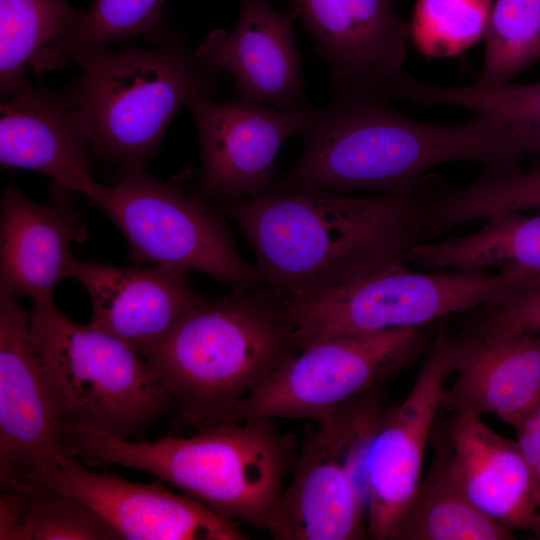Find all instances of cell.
Masks as SVG:
<instances>
[{
	"label": "cell",
	"mask_w": 540,
	"mask_h": 540,
	"mask_svg": "<svg viewBox=\"0 0 540 540\" xmlns=\"http://www.w3.org/2000/svg\"><path fill=\"white\" fill-rule=\"evenodd\" d=\"M383 386L314 421L281 498L286 540L367 536V464L386 410Z\"/></svg>",
	"instance_id": "9c48e42d"
},
{
	"label": "cell",
	"mask_w": 540,
	"mask_h": 540,
	"mask_svg": "<svg viewBox=\"0 0 540 540\" xmlns=\"http://www.w3.org/2000/svg\"><path fill=\"white\" fill-rule=\"evenodd\" d=\"M540 283L515 270L417 272L386 268L303 299L283 301L298 351L340 335L430 325Z\"/></svg>",
	"instance_id": "52a82bcc"
},
{
	"label": "cell",
	"mask_w": 540,
	"mask_h": 540,
	"mask_svg": "<svg viewBox=\"0 0 540 540\" xmlns=\"http://www.w3.org/2000/svg\"><path fill=\"white\" fill-rule=\"evenodd\" d=\"M70 454L61 421L34 355L29 311L0 294V483L28 480Z\"/></svg>",
	"instance_id": "5bb4252c"
},
{
	"label": "cell",
	"mask_w": 540,
	"mask_h": 540,
	"mask_svg": "<svg viewBox=\"0 0 540 540\" xmlns=\"http://www.w3.org/2000/svg\"><path fill=\"white\" fill-rule=\"evenodd\" d=\"M430 325L330 337L298 351L237 407L248 418L317 421L383 386L430 348Z\"/></svg>",
	"instance_id": "30bf717a"
},
{
	"label": "cell",
	"mask_w": 540,
	"mask_h": 540,
	"mask_svg": "<svg viewBox=\"0 0 540 540\" xmlns=\"http://www.w3.org/2000/svg\"><path fill=\"white\" fill-rule=\"evenodd\" d=\"M325 63L333 96L392 99L402 78L410 23L398 0H288Z\"/></svg>",
	"instance_id": "8fae6325"
},
{
	"label": "cell",
	"mask_w": 540,
	"mask_h": 540,
	"mask_svg": "<svg viewBox=\"0 0 540 540\" xmlns=\"http://www.w3.org/2000/svg\"><path fill=\"white\" fill-rule=\"evenodd\" d=\"M513 427L540 501V400Z\"/></svg>",
	"instance_id": "1f68e13d"
},
{
	"label": "cell",
	"mask_w": 540,
	"mask_h": 540,
	"mask_svg": "<svg viewBox=\"0 0 540 540\" xmlns=\"http://www.w3.org/2000/svg\"><path fill=\"white\" fill-rule=\"evenodd\" d=\"M195 120L202 162L201 192L207 199L230 202L268 192L277 174L275 160L283 144L303 134L317 108H293L209 97L187 105Z\"/></svg>",
	"instance_id": "4fadbf2b"
},
{
	"label": "cell",
	"mask_w": 540,
	"mask_h": 540,
	"mask_svg": "<svg viewBox=\"0 0 540 540\" xmlns=\"http://www.w3.org/2000/svg\"><path fill=\"white\" fill-rule=\"evenodd\" d=\"M535 208H540V162L527 171L482 173L464 187H444L433 202L432 214L437 227L448 232L497 212Z\"/></svg>",
	"instance_id": "83f0119b"
},
{
	"label": "cell",
	"mask_w": 540,
	"mask_h": 540,
	"mask_svg": "<svg viewBox=\"0 0 540 540\" xmlns=\"http://www.w3.org/2000/svg\"><path fill=\"white\" fill-rule=\"evenodd\" d=\"M1 100V166L45 174L85 197L95 180L86 125L70 92L24 80Z\"/></svg>",
	"instance_id": "ac0fdd59"
},
{
	"label": "cell",
	"mask_w": 540,
	"mask_h": 540,
	"mask_svg": "<svg viewBox=\"0 0 540 540\" xmlns=\"http://www.w3.org/2000/svg\"><path fill=\"white\" fill-rule=\"evenodd\" d=\"M484 35V62L475 84L508 83L540 60V0H496Z\"/></svg>",
	"instance_id": "f1b7e54d"
},
{
	"label": "cell",
	"mask_w": 540,
	"mask_h": 540,
	"mask_svg": "<svg viewBox=\"0 0 540 540\" xmlns=\"http://www.w3.org/2000/svg\"><path fill=\"white\" fill-rule=\"evenodd\" d=\"M433 458L390 540H512L513 530L476 508L451 467L445 422L435 421Z\"/></svg>",
	"instance_id": "7402d4cb"
},
{
	"label": "cell",
	"mask_w": 540,
	"mask_h": 540,
	"mask_svg": "<svg viewBox=\"0 0 540 540\" xmlns=\"http://www.w3.org/2000/svg\"><path fill=\"white\" fill-rule=\"evenodd\" d=\"M24 481L45 483L79 499L129 540H245L238 522L163 481L133 483L95 473L69 455L55 468Z\"/></svg>",
	"instance_id": "9a60e30c"
},
{
	"label": "cell",
	"mask_w": 540,
	"mask_h": 540,
	"mask_svg": "<svg viewBox=\"0 0 540 540\" xmlns=\"http://www.w3.org/2000/svg\"><path fill=\"white\" fill-rule=\"evenodd\" d=\"M87 239L86 222L76 209L37 204L7 183L0 215V294L32 303L53 299L57 285L72 277V245Z\"/></svg>",
	"instance_id": "ffe728a7"
},
{
	"label": "cell",
	"mask_w": 540,
	"mask_h": 540,
	"mask_svg": "<svg viewBox=\"0 0 540 540\" xmlns=\"http://www.w3.org/2000/svg\"><path fill=\"white\" fill-rule=\"evenodd\" d=\"M31 345L61 424L140 437L173 411L150 364L122 340L65 316L53 299L29 310Z\"/></svg>",
	"instance_id": "8992f818"
},
{
	"label": "cell",
	"mask_w": 540,
	"mask_h": 540,
	"mask_svg": "<svg viewBox=\"0 0 540 540\" xmlns=\"http://www.w3.org/2000/svg\"><path fill=\"white\" fill-rule=\"evenodd\" d=\"M437 179L379 197L318 188L224 203L249 242L265 287L283 301L310 297L409 262L429 239L426 210Z\"/></svg>",
	"instance_id": "6da1fadb"
},
{
	"label": "cell",
	"mask_w": 540,
	"mask_h": 540,
	"mask_svg": "<svg viewBox=\"0 0 540 540\" xmlns=\"http://www.w3.org/2000/svg\"><path fill=\"white\" fill-rule=\"evenodd\" d=\"M449 416L444 422L451 467L467 498L493 520L540 539V501L517 441L499 435L480 417Z\"/></svg>",
	"instance_id": "44dd1931"
},
{
	"label": "cell",
	"mask_w": 540,
	"mask_h": 540,
	"mask_svg": "<svg viewBox=\"0 0 540 540\" xmlns=\"http://www.w3.org/2000/svg\"><path fill=\"white\" fill-rule=\"evenodd\" d=\"M452 340L456 378L440 411L491 414L513 427L540 400V334L462 329Z\"/></svg>",
	"instance_id": "e0dca14e"
},
{
	"label": "cell",
	"mask_w": 540,
	"mask_h": 540,
	"mask_svg": "<svg viewBox=\"0 0 540 540\" xmlns=\"http://www.w3.org/2000/svg\"><path fill=\"white\" fill-rule=\"evenodd\" d=\"M1 540H122L86 504L36 481L1 486Z\"/></svg>",
	"instance_id": "cb8c5ba5"
},
{
	"label": "cell",
	"mask_w": 540,
	"mask_h": 540,
	"mask_svg": "<svg viewBox=\"0 0 540 540\" xmlns=\"http://www.w3.org/2000/svg\"><path fill=\"white\" fill-rule=\"evenodd\" d=\"M395 98L423 106H456L496 118L514 130L525 154L540 153V82L442 87L407 74Z\"/></svg>",
	"instance_id": "d4e9b609"
},
{
	"label": "cell",
	"mask_w": 540,
	"mask_h": 540,
	"mask_svg": "<svg viewBox=\"0 0 540 540\" xmlns=\"http://www.w3.org/2000/svg\"><path fill=\"white\" fill-rule=\"evenodd\" d=\"M492 0H417L410 38L427 57L456 56L486 31Z\"/></svg>",
	"instance_id": "f546056e"
},
{
	"label": "cell",
	"mask_w": 540,
	"mask_h": 540,
	"mask_svg": "<svg viewBox=\"0 0 540 540\" xmlns=\"http://www.w3.org/2000/svg\"><path fill=\"white\" fill-rule=\"evenodd\" d=\"M453 373L452 333L441 326L408 395L386 408L367 464V536L390 540L421 480L425 450Z\"/></svg>",
	"instance_id": "7c38bea8"
},
{
	"label": "cell",
	"mask_w": 540,
	"mask_h": 540,
	"mask_svg": "<svg viewBox=\"0 0 540 540\" xmlns=\"http://www.w3.org/2000/svg\"><path fill=\"white\" fill-rule=\"evenodd\" d=\"M475 233L423 242L409 262L429 270H515L540 277V214L501 211Z\"/></svg>",
	"instance_id": "603a6c76"
},
{
	"label": "cell",
	"mask_w": 540,
	"mask_h": 540,
	"mask_svg": "<svg viewBox=\"0 0 540 540\" xmlns=\"http://www.w3.org/2000/svg\"><path fill=\"white\" fill-rule=\"evenodd\" d=\"M78 65L69 92L90 149L122 172L143 169L178 111L214 88L212 74L175 36L153 49L108 48Z\"/></svg>",
	"instance_id": "5b68a950"
},
{
	"label": "cell",
	"mask_w": 540,
	"mask_h": 540,
	"mask_svg": "<svg viewBox=\"0 0 540 540\" xmlns=\"http://www.w3.org/2000/svg\"><path fill=\"white\" fill-rule=\"evenodd\" d=\"M85 197L120 230L133 265L198 271L231 291L263 286L256 265L241 257L225 219L202 192L133 169L113 185L94 181Z\"/></svg>",
	"instance_id": "ba28073f"
},
{
	"label": "cell",
	"mask_w": 540,
	"mask_h": 540,
	"mask_svg": "<svg viewBox=\"0 0 540 540\" xmlns=\"http://www.w3.org/2000/svg\"><path fill=\"white\" fill-rule=\"evenodd\" d=\"M295 20L292 11H276L267 0H241L234 30H213L195 55L212 75H231L240 101L278 108L307 104Z\"/></svg>",
	"instance_id": "2e32d148"
},
{
	"label": "cell",
	"mask_w": 540,
	"mask_h": 540,
	"mask_svg": "<svg viewBox=\"0 0 540 540\" xmlns=\"http://www.w3.org/2000/svg\"><path fill=\"white\" fill-rule=\"evenodd\" d=\"M165 0H94L79 20L45 49V66L84 58L133 38L162 42L167 28L162 17Z\"/></svg>",
	"instance_id": "484cf974"
},
{
	"label": "cell",
	"mask_w": 540,
	"mask_h": 540,
	"mask_svg": "<svg viewBox=\"0 0 540 540\" xmlns=\"http://www.w3.org/2000/svg\"><path fill=\"white\" fill-rule=\"evenodd\" d=\"M302 135L299 159L269 191L394 193L416 187L428 170L444 163L472 162L482 173L506 174L520 169L524 155L516 133L496 118L478 115L459 125L424 123L386 100L365 97L333 96L317 108Z\"/></svg>",
	"instance_id": "7a4b0ae2"
},
{
	"label": "cell",
	"mask_w": 540,
	"mask_h": 540,
	"mask_svg": "<svg viewBox=\"0 0 540 540\" xmlns=\"http://www.w3.org/2000/svg\"><path fill=\"white\" fill-rule=\"evenodd\" d=\"M72 277L90 297L89 324L138 353L162 339L203 298L188 271L168 266L119 267L76 259Z\"/></svg>",
	"instance_id": "d6986e66"
},
{
	"label": "cell",
	"mask_w": 540,
	"mask_h": 540,
	"mask_svg": "<svg viewBox=\"0 0 540 540\" xmlns=\"http://www.w3.org/2000/svg\"><path fill=\"white\" fill-rule=\"evenodd\" d=\"M61 432L66 451L83 463L145 471L216 512L286 540L281 498L295 463L294 440L274 419L226 422L154 442L66 424Z\"/></svg>",
	"instance_id": "3957f363"
},
{
	"label": "cell",
	"mask_w": 540,
	"mask_h": 540,
	"mask_svg": "<svg viewBox=\"0 0 540 540\" xmlns=\"http://www.w3.org/2000/svg\"><path fill=\"white\" fill-rule=\"evenodd\" d=\"M298 352L283 300L267 287L203 297L139 354L164 385L180 422H233L239 404Z\"/></svg>",
	"instance_id": "277c9868"
},
{
	"label": "cell",
	"mask_w": 540,
	"mask_h": 540,
	"mask_svg": "<svg viewBox=\"0 0 540 540\" xmlns=\"http://www.w3.org/2000/svg\"><path fill=\"white\" fill-rule=\"evenodd\" d=\"M68 0H0V92L24 82L26 66L81 17Z\"/></svg>",
	"instance_id": "4316f807"
},
{
	"label": "cell",
	"mask_w": 540,
	"mask_h": 540,
	"mask_svg": "<svg viewBox=\"0 0 540 540\" xmlns=\"http://www.w3.org/2000/svg\"><path fill=\"white\" fill-rule=\"evenodd\" d=\"M466 313L465 330L540 334V283Z\"/></svg>",
	"instance_id": "4dcf8cb0"
}]
</instances>
